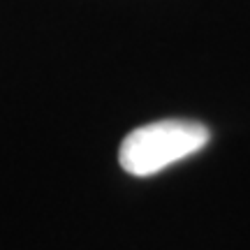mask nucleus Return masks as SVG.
I'll use <instances>...</instances> for the list:
<instances>
[{"instance_id": "f257e3e1", "label": "nucleus", "mask_w": 250, "mask_h": 250, "mask_svg": "<svg viewBox=\"0 0 250 250\" xmlns=\"http://www.w3.org/2000/svg\"><path fill=\"white\" fill-rule=\"evenodd\" d=\"M211 139L208 127L195 121H158L142 125L125 137L118 148V162L130 176H153L202 151Z\"/></svg>"}]
</instances>
